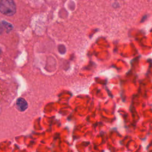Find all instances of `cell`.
Returning <instances> with one entry per match:
<instances>
[{
    "label": "cell",
    "instance_id": "1",
    "mask_svg": "<svg viewBox=\"0 0 152 152\" xmlns=\"http://www.w3.org/2000/svg\"><path fill=\"white\" fill-rule=\"evenodd\" d=\"M0 11L6 15H14L16 11V6L13 0H1Z\"/></svg>",
    "mask_w": 152,
    "mask_h": 152
},
{
    "label": "cell",
    "instance_id": "3",
    "mask_svg": "<svg viewBox=\"0 0 152 152\" xmlns=\"http://www.w3.org/2000/svg\"><path fill=\"white\" fill-rule=\"evenodd\" d=\"M2 24H3L4 26V27L5 28V29H6L7 30H8V31L11 30L12 28V26L11 24L7 23V22L3 21V22H2Z\"/></svg>",
    "mask_w": 152,
    "mask_h": 152
},
{
    "label": "cell",
    "instance_id": "2",
    "mask_svg": "<svg viewBox=\"0 0 152 152\" xmlns=\"http://www.w3.org/2000/svg\"><path fill=\"white\" fill-rule=\"evenodd\" d=\"M17 106L18 110L20 111H24L27 108V102L23 98H19L17 100Z\"/></svg>",
    "mask_w": 152,
    "mask_h": 152
},
{
    "label": "cell",
    "instance_id": "4",
    "mask_svg": "<svg viewBox=\"0 0 152 152\" xmlns=\"http://www.w3.org/2000/svg\"><path fill=\"white\" fill-rule=\"evenodd\" d=\"M2 26L1 24L0 23V34L2 33Z\"/></svg>",
    "mask_w": 152,
    "mask_h": 152
},
{
    "label": "cell",
    "instance_id": "5",
    "mask_svg": "<svg viewBox=\"0 0 152 152\" xmlns=\"http://www.w3.org/2000/svg\"><path fill=\"white\" fill-rule=\"evenodd\" d=\"M1 49H0V53H1Z\"/></svg>",
    "mask_w": 152,
    "mask_h": 152
}]
</instances>
